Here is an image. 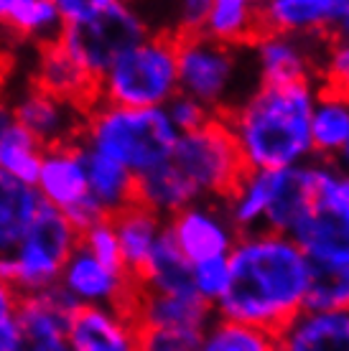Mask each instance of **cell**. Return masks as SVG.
<instances>
[{
	"label": "cell",
	"instance_id": "1",
	"mask_svg": "<svg viewBox=\"0 0 349 351\" xmlns=\"http://www.w3.org/2000/svg\"><path fill=\"white\" fill-rule=\"evenodd\" d=\"M229 285L214 316L278 336L304 311L308 257L289 234L247 232L227 255Z\"/></svg>",
	"mask_w": 349,
	"mask_h": 351
},
{
	"label": "cell",
	"instance_id": "2",
	"mask_svg": "<svg viewBox=\"0 0 349 351\" xmlns=\"http://www.w3.org/2000/svg\"><path fill=\"white\" fill-rule=\"evenodd\" d=\"M314 102L316 84H260L219 117L247 171H283L304 166L314 156L308 132Z\"/></svg>",
	"mask_w": 349,
	"mask_h": 351
},
{
	"label": "cell",
	"instance_id": "3",
	"mask_svg": "<svg viewBox=\"0 0 349 351\" xmlns=\"http://www.w3.org/2000/svg\"><path fill=\"white\" fill-rule=\"evenodd\" d=\"M179 132L164 110H133L92 102L85 110L79 145L131 171L135 178L171 158Z\"/></svg>",
	"mask_w": 349,
	"mask_h": 351
},
{
	"label": "cell",
	"instance_id": "4",
	"mask_svg": "<svg viewBox=\"0 0 349 351\" xmlns=\"http://www.w3.org/2000/svg\"><path fill=\"white\" fill-rule=\"evenodd\" d=\"M56 5L61 16L56 44L95 82L150 34L143 13L122 0H56Z\"/></svg>",
	"mask_w": 349,
	"mask_h": 351
},
{
	"label": "cell",
	"instance_id": "5",
	"mask_svg": "<svg viewBox=\"0 0 349 351\" xmlns=\"http://www.w3.org/2000/svg\"><path fill=\"white\" fill-rule=\"evenodd\" d=\"M179 95L176 36L150 31L97 80L95 102L133 110H164Z\"/></svg>",
	"mask_w": 349,
	"mask_h": 351
},
{
	"label": "cell",
	"instance_id": "6",
	"mask_svg": "<svg viewBox=\"0 0 349 351\" xmlns=\"http://www.w3.org/2000/svg\"><path fill=\"white\" fill-rule=\"evenodd\" d=\"M79 247V229L64 214L41 206L13 252L0 257V278L18 295H36L56 288L71 252Z\"/></svg>",
	"mask_w": 349,
	"mask_h": 351
},
{
	"label": "cell",
	"instance_id": "7",
	"mask_svg": "<svg viewBox=\"0 0 349 351\" xmlns=\"http://www.w3.org/2000/svg\"><path fill=\"white\" fill-rule=\"evenodd\" d=\"M168 163L186 178L199 202L207 199H227L245 176V163L235 138L222 117H214L201 130L179 135Z\"/></svg>",
	"mask_w": 349,
	"mask_h": 351
},
{
	"label": "cell",
	"instance_id": "8",
	"mask_svg": "<svg viewBox=\"0 0 349 351\" xmlns=\"http://www.w3.org/2000/svg\"><path fill=\"white\" fill-rule=\"evenodd\" d=\"M176 69L179 92L225 114L232 107L237 80H240V51L196 36H176Z\"/></svg>",
	"mask_w": 349,
	"mask_h": 351
},
{
	"label": "cell",
	"instance_id": "9",
	"mask_svg": "<svg viewBox=\"0 0 349 351\" xmlns=\"http://www.w3.org/2000/svg\"><path fill=\"white\" fill-rule=\"evenodd\" d=\"M34 189L44 206L64 214L79 232L100 221L87 199V158L79 143L46 148Z\"/></svg>",
	"mask_w": 349,
	"mask_h": 351
},
{
	"label": "cell",
	"instance_id": "10",
	"mask_svg": "<svg viewBox=\"0 0 349 351\" xmlns=\"http://www.w3.org/2000/svg\"><path fill=\"white\" fill-rule=\"evenodd\" d=\"M64 298L74 308H128L138 295V282L125 267L100 263L77 247L67 260L56 282Z\"/></svg>",
	"mask_w": 349,
	"mask_h": 351
},
{
	"label": "cell",
	"instance_id": "11",
	"mask_svg": "<svg viewBox=\"0 0 349 351\" xmlns=\"http://www.w3.org/2000/svg\"><path fill=\"white\" fill-rule=\"evenodd\" d=\"M329 38L291 34H265L255 41V59L262 84L268 87H289V84H314L324 59L322 44Z\"/></svg>",
	"mask_w": 349,
	"mask_h": 351
},
{
	"label": "cell",
	"instance_id": "12",
	"mask_svg": "<svg viewBox=\"0 0 349 351\" xmlns=\"http://www.w3.org/2000/svg\"><path fill=\"white\" fill-rule=\"evenodd\" d=\"M166 232L192 265L212 257H227L240 237L229 224L225 206L212 202H194L176 211L171 219H166Z\"/></svg>",
	"mask_w": 349,
	"mask_h": 351
},
{
	"label": "cell",
	"instance_id": "13",
	"mask_svg": "<svg viewBox=\"0 0 349 351\" xmlns=\"http://www.w3.org/2000/svg\"><path fill=\"white\" fill-rule=\"evenodd\" d=\"M71 311L74 306L56 288L21 295L10 351H71L67 336Z\"/></svg>",
	"mask_w": 349,
	"mask_h": 351
},
{
	"label": "cell",
	"instance_id": "14",
	"mask_svg": "<svg viewBox=\"0 0 349 351\" xmlns=\"http://www.w3.org/2000/svg\"><path fill=\"white\" fill-rule=\"evenodd\" d=\"M10 112L21 128H26L44 148H56L67 143H79L85 123V110L44 89L28 87L10 102Z\"/></svg>",
	"mask_w": 349,
	"mask_h": 351
},
{
	"label": "cell",
	"instance_id": "15",
	"mask_svg": "<svg viewBox=\"0 0 349 351\" xmlns=\"http://www.w3.org/2000/svg\"><path fill=\"white\" fill-rule=\"evenodd\" d=\"M67 336L71 351H140V326L128 308H74Z\"/></svg>",
	"mask_w": 349,
	"mask_h": 351
},
{
	"label": "cell",
	"instance_id": "16",
	"mask_svg": "<svg viewBox=\"0 0 349 351\" xmlns=\"http://www.w3.org/2000/svg\"><path fill=\"white\" fill-rule=\"evenodd\" d=\"M289 237L308 260L349 265V204H311Z\"/></svg>",
	"mask_w": 349,
	"mask_h": 351
},
{
	"label": "cell",
	"instance_id": "17",
	"mask_svg": "<svg viewBox=\"0 0 349 351\" xmlns=\"http://www.w3.org/2000/svg\"><path fill=\"white\" fill-rule=\"evenodd\" d=\"M61 34L56 0H0V44L34 46L36 51L54 44Z\"/></svg>",
	"mask_w": 349,
	"mask_h": 351
},
{
	"label": "cell",
	"instance_id": "18",
	"mask_svg": "<svg viewBox=\"0 0 349 351\" xmlns=\"http://www.w3.org/2000/svg\"><path fill=\"white\" fill-rule=\"evenodd\" d=\"M265 31L332 38L344 0H268L258 3Z\"/></svg>",
	"mask_w": 349,
	"mask_h": 351
},
{
	"label": "cell",
	"instance_id": "19",
	"mask_svg": "<svg viewBox=\"0 0 349 351\" xmlns=\"http://www.w3.org/2000/svg\"><path fill=\"white\" fill-rule=\"evenodd\" d=\"M95 84L97 82L56 41L36 51L31 87L87 110L95 102Z\"/></svg>",
	"mask_w": 349,
	"mask_h": 351
},
{
	"label": "cell",
	"instance_id": "20",
	"mask_svg": "<svg viewBox=\"0 0 349 351\" xmlns=\"http://www.w3.org/2000/svg\"><path fill=\"white\" fill-rule=\"evenodd\" d=\"M286 171L289 168H283V171H245L240 184L235 186V191L222 204L237 234L262 229L268 211L273 209V204L283 189Z\"/></svg>",
	"mask_w": 349,
	"mask_h": 351
},
{
	"label": "cell",
	"instance_id": "21",
	"mask_svg": "<svg viewBox=\"0 0 349 351\" xmlns=\"http://www.w3.org/2000/svg\"><path fill=\"white\" fill-rule=\"evenodd\" d=\"M133 318L140 328H183V331H204L214 321V308L207 306L196 295H158L143 293L131 306Z\"/></svg>",
	"mask_w": 349,
	"mask_h": 351
},
{
	"label": "cell",
	"instance_id": "22",
	"mask_svg": "<svg viewBox=\"0 0 349 351\" xmlns=\"http://www.w3.org/2000/svg\"><path fill=\"white\" fill-rule=\"evenodd\" d=\"M275 339L278 351H349V311H301Z\"/></svg>",
	"mask_w": 349,
	"mask_h": 351
},
{
	"label": "cell",
	"instance_id": "23",
	"mask_svg": "<svg viewBox=\"0 0 349 351\" xmlns=\"http://www.w3.org/2000/svg\"><path fill=\"white\" fill-rule=\"evenodd\" d=\"M113 227L117 247H120L122 267L131 272L133 278H138V272L143 270L156 242L166 232V219H161L158 214L148 211L140 204H131L128 209L115 214Z\"/></svg>",
	"mask_w": 349,
	"mask_h": 351
},
{
	"label": "cell",
	"instance_id": "24",
	"mask_svg": "<svg viewBox=\"0 0 349 351\" xmlns=\"http://www.w3.org/2000/svg\"><path fill=\"white\" fill-rule=\"evenodd\" d=\"M87 158V199L100 219H113L115 214L135 204V176L97 153L85 150Z\"/></svg>",
	"mask_w": 349,
	"mask_h": 351
},
{
	"label": "cell",
	"instance_id": "25",
	"mask_svg": "<svg viewBox=\"0 0 349 351\" xmlns=\"http://www.w3.org/2000/svg\"><path fill=\"white\" fill-rule=\"evenodd\" d=\"M201 34L237 51L243 46H255V41L265 34L260 8L250 0H210Z\"/></svg>",
	"mask_w": 349,
	"mask_h": 351
},
{
	"label": "cell",
	"instance_id": "26",
	"mask_svg": "<svg viewBox=\"0 0 349 351\" xmlns=\"http://www.w3.org/2000/svg\"><path fill=\"white\" fill-rule=\"evenodd\" d=\"M138 290L158 293V295H194L192 263L179 252L168 232L161 234L143 270L138 272Z\"/></svg>",
	"mask_w": 349,
	"mask_h": 351
},
{
	"label": "cell",
	"instance_id": "27",
	"mask_svg": "<svg viewBox=\"0 0 349 351\" xmlns=\"http://www.w3.org/2000/svg\"><path fill=\"white\" fill-rule=\"evenodd\" d=\"M194 202H199L196 191L168 160L135 178V204L158 214L161 219H171L176 211L186 209Z\"/></svg>",
	"mask_w": 349,
	"mask_h": 351
},
{
	"label": "cell",
	"instance_id": "28",
	"mask_svg": "<svg viewBox=\"0 0 349 351\" xmlns=\"http://www.w3.org/2000/svg\"><path fill=\"white\" fill-rule=\"evenodd\" d=\"M311 153L319 160H334L349 138V99L329 89L316 87V102L311 112Z\"/></svg>",
	"mask_w": 349,
	"mask_h": 351
},
{
	"label": "cell",
	"instance_id": "29",
	"mask_svg": "<svg viewBox=\"0 0 349 351\" xmlns=\"http://www.w3.org/2000/svg\"><path fill=\"white\" fill-rule=\"evenodd\" d=\"M41 206L34 186L0 173V257L13 252Z\"/></svg>",
	"mask_w": 349,
	"mask_h": 351
},
{
	"label": "cell",
	"instance_id": "30",
	"mask_svg": "<svg viewBox=\"0 0 349 351\" xmlns=\"http://www.w3.org/2000/svg\"><path fill=\"white\" fill-rule=\"evenodd\" d=\"M304 311L311 313L349 311V265L308 260Z\"/></svg>",
	"mask_w": 349,
	"mask_h": 351
},
{
	"label": "cell",
	"instance_id": "31",
	"mask_svg": "<svg viewBox=\"0 0 349 351\" xmlns=\"http://www.w3.org/2000/svg\"><path fill=\"white\" fill-rule=\"evenodd\" d=\"M44 153V145L16 120L0 132V173L10 176L21 184H36Z\"/></svg>",
	"mask_w": 349,
	"mask_h": 351
},
{
	"label": "cell",
	"instance_id": "32",
	"mask_svg": "<svg viewBox=\"0 0 349 351\" xmlns=\"http://www.w3.org/2000/svg\"><path fill=\"white\" fill-rule=\"evenodd\" d=\"M199 351H278V339L271 331L217 316L204 328Z\"/></svg>",
	"mask_w": 349,
	"mask_h": 351
},
{
	"label": "cell",
	"instance_id": "33",
	"mask_svg": "<svg viewBox=\"0 0 349 351\" xmlns=\"http://www.w3.org/2000/svg\"><path fill=\"white\" fill-rule=\"evenodd\" d=\"M229 285V263L227 257H212L204 263L192 265V288L194 295L207 306H217L225 298Z\"/></svg>",
	"mask_w": 349,
	"mask_h": 351
},
{
	"label": "cell",
	"instance_id": "34",
	"mask_svg": "<svg viewBox=\"0 0 349 351\" xmlns=\"http://www.w3.org/2000/svg\"><path fill=\"white\" fill-rule=\"evenodd\" d=\"M319 87L349 99V41L329 38L319 66Z\"/></svg>",
	"mask_w": 349,
	"mask_h": 351
},
{
	"label": "cell",
	"instance_id": "35",
	"mask_svg": "<svg viewBox=\"0 0 349 351\" xmlns=\"http://www.w3.org/2000/svg\"><path fill=\"white\" fill-rule=\"evenodd\" d=\"M79 247L97 257L100 263L113 265V267H122L120 260V247H117V237H115L113 219H100L95 224H89L87 229L79 232Z\"/></svg>",
	"mask_w": 349,
	"mask_h": 351
},
{
	"label": "cell",
	"instance_id": "36",
	"mask_svg": "<svg viewBox=\"0 0 349 351\" xmlns=\"http://www.w3.org/2000/svg\"><path fill=\"white\" fill-rule=\"evenodd\" d=\"M164 112H166L168 123L174 125V130L179 132V135L201 130L204 125L212 123V120L217 117V114L212 112V110H207L201 102H196V99H192V97L181 95V92H179V95H176L166 107H164Z\"/></svg>",
	"mask_w": 349,
	"mask_h": 351
},
{
	"label": "cell",
	"instance_id": "37",
	"mask_svg": "<svg viewBox=\"0 0 349 351\" xmlns=\"http://www.w3.org/2000/svg\"><path fill=\"white\" fill-rule=\"evenodd\" d=\"M204 331L183 328H140V351H199Z\"/></svg>",
	"mask_w": 349,
	"mask_h": 351
},
{
	"label": "cell",
	"instance_id": "38",
	"mask_svg": "<svg viewBox=\"0 0 349 351\" xmlns=\"http://www.w3.org/2000/svg\"><path fill=\"white\" fill-rule=\"evenodd\" d=\"M21 295L0 278V351H10L16 339V316Z\"/></svg>",
	"mask_w": 349,
	"mask_h": 351
},
{
	"label": "cell",
	"instance_id": "39",
	"mask_svg": "<svg viewBox=\"0 0 349 351\" xmlns=\"http://www.w3.org/2000/svg\"><path fill=\"white\" fill-rule=\"evenodd\" d=\"M207 10H210V0H186L176 10V31L174 36H196L204 28L207 21Z\"/></svg>",
	"mask_w": 349,
	"mask_h": 351
},
{
	"label": "cell",
	"instance_id": "40",
	"mask_svg": "<svg viewBox=\"0 0 349 351\" xmlns=\"http://www.w3.org/2000/svg\"><path fill=\"white\" fill-rule=\"evenodd\" d=\"M332 38H337V41H349V0H344V10H341L339 23L334 28Z\"/></svg>",
	"mask_w": 349,
	"mask_h": 351
},
{
	"label": "cell",
	"instance_id": "41",
	"mask_svg": "<svg viewBox=\"0 0 349 351\" xmlns=\"http://www.w3.org/2000/svg\"><path fill=\"white\" fill-rule=\"evenodd\" d=\"M13 123V112H10V102H5L3 97H0V132L5 130L8 125Z\"/></svg>",
	"mask_w": 349,
	"mask_h": 351
},
{
	"label": "cell",
	"instance_id": "42",
	"mask_svg": "<svg viewBox=\"0 0 349 351\" xmlns=\"http://www.w3.org/2000/svg\"><path fill=\"white\" fill-rule=\"evenodd\" d=\"M334 163H337L341 171H347L349 173V138H347V143H344V148L339 150V156L334 158Z\"/></svg>",
	"mask_w": 349,
	"mask_h": 351
}]
</instances>
